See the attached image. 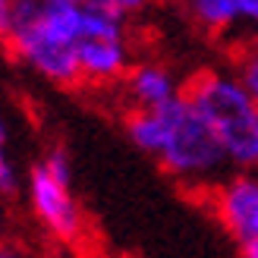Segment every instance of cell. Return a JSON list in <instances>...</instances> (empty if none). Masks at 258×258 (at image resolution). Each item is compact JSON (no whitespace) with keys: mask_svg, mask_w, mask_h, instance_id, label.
<instances>
[{"mask_svg":"<svg viewBox=\"0 0 258 258\" xmlns=\"http://www.w3.org/2000/svg\"><path fill=\"white\" fill-rule=\"evenodd\" d=\"M126 136L196 196H205L230 170L224 148L186 95L158 110H129Z\"/></svg>","mask_w":258,"mask_h":258,"instance_id":"obj_1","label":"cell"},{"mask_svg":"<svg viewBox=\"0 0 258 258\" xmlns=\"http://www.w3.org/2000/svg\"><path fill=\"white\" fill-rule=\"evenodd\" d=\"M88 19L82 0H16L13 19L4 35L10 50L32 73L54 85H79L76 44Z\"/></svg>","mask_w":258,"mask_h":258,"instance_id":"obj_2","label":"cell"},{"mask_svg":"<svg viewBox=\"0 0 258 258\" xmlns=\"http://www.w3.org/2000/svg\"><path fill=\"white\" fill-rule=\"evenodd\" d=\"M224 148L230 167H258V104L233 67H205L183 92Z\"/></svg>","mask_w":258,"mask_h":258,"instance_id":"obj_3","label":"cell"},{"mask_svg":"<svg viewBox=\"0 0 258 258\" xmlns=\"http://www.w3.org/2000/svg\"><path fill=\"white\" fill-rule=\"evenodd\" d=\"M202 199L236 246L258 236V167H230Z\"/></svg>","mask_w":258,"mask_h":258,"instance_id":"obj_4","label":"cell"},{"mask_svg":"<svg viewBox=\"0 0 258 258\" xmlns=\"http://www.w3.org/2000/svg\"><path fill=\"white\" fill-rule=\"evenodd\" d=\"M29 199H32V208L38 214V221H41L57 239L76 242L82 236L85 217H82V208H79V202H76L70 183H60L41 161H38L29 173Z\"/></svg>","mask_w":258,"mask_h":258,"instance_id":"obj_5","label":"cell"},{"mask_svg":"<svg viewBox=\"0 0 258 258\" xmlns=\"http://www.w3.org/2000/svg\"><path fill=\"white\" fill-rule=\"evenodd\" d=\"M183 13L199 32L230 47L258 41V0H183Z\"/></svg>","mask_w":258,"mask_h":258,"instance_id":"obj_6","label":"cell"},{"mask_svg":"<svg viewBox=\"0 0 258 258\" xmlns=\"http://www.w3.org/2000/svg\"><path fill=\"white\" fill-rule=\"evenodd\" d=\"M123 95L129 101V110H158L164 104L176 101L186 92V82H179V76L161 60H142L133 63L129 73L123 76Z\"/></svg>","mask_w":258,"mask_h":258,"instance_id":"obj_7","label":"cell"},{"mask_svg":"<svg viewBox=\"0 0 258 258\" xmlns=\"http://www.w3.org/2000/svg\"><path fill=\"white\" fill-rule=\"evenodd\" d=\"M230 67H233V73L242 79V85L249 88V95L255 98L258 104V41H246L233 47V60H230Z\"/></svg>","mask_w":258,"mask_h":258,"instance_id":"obj_8","label":"cell"},{"mask_svg":"<svg viewBox=\"0 0 258 258\" xmlns=\"http://www.w3.org/2000/svg\"><path fill=\"white\" fill-rule=\"evenodd\" d=\"M41 164L60 179V183H73V164H70V158H67V154H63L60 148H57V151H50Z\"/></svg>","mask_w":258,"mask_h":258,"instance_id":"obj_9","label":"cell"},{"mask_svg":"<svg viewBox=\"0 0 258 258\" xmlns=\"http://www.w3.org/2000/svg\"><path fill=\"white\" fill-rule=\"evenodd\" d=\"M82 4H95V7H107L113 13H123V16H133V13L145 10L151 0H82Z\"/></svg>","mask_w":258,"mask_h":258,"instance_id":"obj_10","label":"cell"},{"mask_svg":"<svg viewBox=\"0 0 258 258\" xmlns=\"http://www.w3.org/2000/svg\"><path fill=\"white\" fill-rule=\"evenodd\" d=\"M0 192H16V167H13L7 145H0Z\"/></svg>","mask_w":258,"mask_h":258,"instance_id":"obj_11","label":"cell"},{"mask_svg":"<svg viewBox=\"0 0 258 258\" xmlns=\"http://www.w3.org/2000/svg\"><path fill=\"white\" fill-rule=\"evenodd\" d=\"M13 4L16 0H0V38L7 35V29H10V19H13Z\"/></svg>","mask_w":258,"mask_h":258,"instance_id":"obj_12","label":"cell"},{"mask_svg":"<svg viewBox=\"0 0 258 258\" xmlns=\"http://www.w3.org/2000/svg\"><path fill=\"white\" fill-rule=\"evenodd\" d=\"M239 252H242V258H258V236L249 239L246 246H239Z\"/></svg>","mask_w":258,"mask_h":258,"instance_id":"obj_13","label":"cell"},{"mask_svg":"<svg viewBox=\"0 0 258 258\" xmlns=\"http://www.w3.org/2000/svg\"><path fill=\"white\" fill-rule=\"evenodd\" d=\"M0 145H7V126H4V120H0Z\"/></svg>","mask_w":258,"mask_h":258,"instance_id":"obj_14","label":"cell"},{"mask_svg":"<svg viewBox=\"0 0 258 258\" xmlns=\"http://www.w3.org/2000/svg\"><path fill=\"white\" fill-rule=\"evenodd\" d=\"M0 258H19V255H13V252H0Z\"/></svg>","mask_w":258,"mask_h":258,"instance_id":"obj_15","label":"cell"},{"mask_svg":"<svg viewBox=\"0 0 258 258\" xmlns=\"http://www.w3.org/2000/svg\"><path fill=\"white\" fill-rule=\"evenodd\" d=\"M151 4H164V0H151Z\"/></svg>","mask_w":258,"mask_h":258,"instance_id":"obj_16","label":"cell"}]
</instances>
